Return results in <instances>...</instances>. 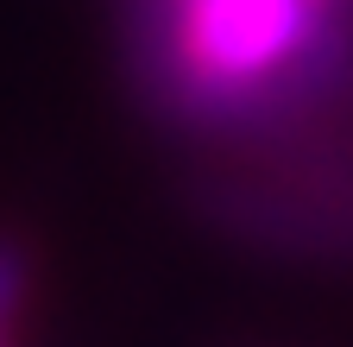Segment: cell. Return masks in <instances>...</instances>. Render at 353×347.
Masks as SVG:
<instances>
[{"label":"cell","instance_id":"obj_1","mask_svg":"<svg viewBox=\"0 0 353 347\" xmlns=\"http://www.w3.org/2000/svg\"><path fill=\"white\" fill-rule=\"evenodd\" d=\"M334 0H164L170 82L202 108L259 101L328 32Z\"/></svg>","mask_w":353,"mask_h":347},{"label":"cell","instance_id":"obj_2","mask_svg":"<svg viewBox=\"0 0 353 347\" xmlns=\"http://www.w3.org/2000/svg\"><path fill=\"white\" fill-rule=\"evenodd\" d=\"M19 297H26V252H19L13 240H0V328L13 322Z\"/></svg>","mask_w":353,"mask_h":347}]
</instances>
